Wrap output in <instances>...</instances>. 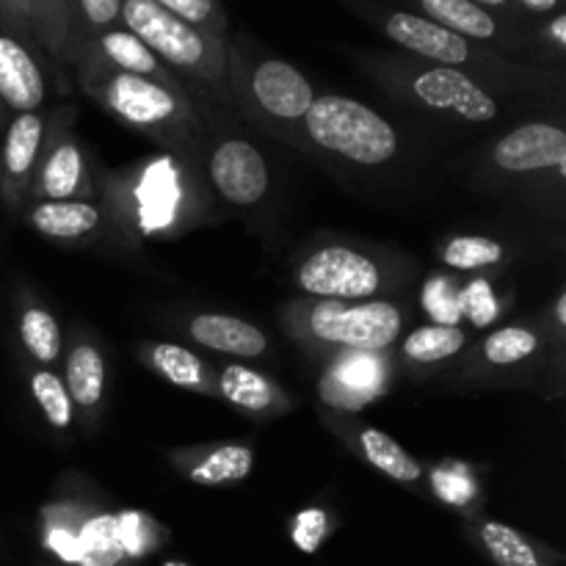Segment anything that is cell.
<instances>
[{"mask_svg":"<svg viewBox=\"0 0 566 566\" xmlns=\"http://www.w3.org/2000/svg\"><path fill=\"white\" fill-rule=\"evenodd\" d=\"M418 6L431 22L470 39V42L501 44V48L514 44L506 25H501L490 9H481L473 0H418Z\"/></svg>","mask_w":566,"mask_h":566,"instance_id":"cell-18","label":"cell"},{"mask_svg":"<svg viewBox=\"0 0 566 566\" xmlns=\"http://www.w3.org/2000/svg\"><path fill=\"white\" fill-rule=\"evenodd\" d=\"M506 260L501 241L486 235H457L442 247V263L457 271L497 269Z\"/></svg>","mask_w":566,"mask_h":566,"instance_id":"cell-29","label":"cell"},{"mask_svg":"<svg viewBox=\"0 0 566 566\" xmlns=\"http://www.w3.org/2000/svg\"><path fill=\"white\" fill-rule=\"evenodd\" d=\"M61 72L42 50L31 48L20 36L0 28V103L11 114L42 111L48 99V70Z\"/></svg>","mask_w":566,"mask_h":566,"instance_id":"cell-12","label":"cell"},{"mask_svg":"<svg viewBox=\"0 0 566 566\" xmlns=\"http://www.w3.org/2000/svg\"><path fill=\"white\" fill-rule=\"evenodd\" d=\"M188 337L208 352L235 359H258L269 352V337L260 326L224 313H197L186 324Z\"/></svg>","mask_w":566,"mask_h":566,"instance_id":"cell-15","label":"cell"},{"mask_svg":"<svg viewBox=\"0 0 566 566\" xmlns=\"http://www.w3.org/2000/svg\"><path fill=\"white\" fill-rule=\"evenodd\" d=\"M293 282L307 298L329 302H368L387 287L379 260L340 243L321 247L302 258L293 271Z\"/></svg>","mask_w":566,"mask_h":566,"instance_id":"cell-8","label":"cell"},{"mask_svg":"<svg viewBox=\"0 0 566 566\" xmlns=\"http://www.w3.org/2000/svg\"><path fill=\"white\" fill-rule=\"evenodd\" d=\"M119 20L182 83H199L221 105L232 103L230 81H227L230 39H219L202 28L191 25L171 11L155 6L153 0H122Z\"/></svg>","mask_w":566,"mask_h":566,"instance_id":"cell-3","label":"cell"},{"mask_svg":"<svg viewBox=\"0 0 566 566\" xmlns=\"http://www.w3.org/2000/svg\"><path fill=\"white\" fill-rule=\"evenodd\" d=\"M77 59H92L97 64L111 66V70L119 72H130V75H142V77H153V81H164V83H182L169 66H164L158 61V55L147 48L138 36H133L125 25L108 28L103 33H94L88 36L86 42L77 48L75 61ZM72 61V64H75Z\"/></svg>","mask_w":566,"mask_h":566,"instance_id":"cell-14","label":"cell"},{"mask_svg":"<svg viewBox=\"0 0 566 566\" xmlns=\"http://www.w3.org/2000/svg\"><path fill=\"white\" fill-rule=\"evenodd\" d=\"M547 33H551V39L556 42V48H564L566 44V20L564 14H556L553 17L551 28H547Z\"/></svg>","mask_w":566,"mask_h":566,"instance_id":"cell-36","label":"cell"},{"mask_svg":"<svg viewBox=\"0 0 566 566\" xmlns=\"http://www.w3.org/2000/svg\"><path fill=\"white\" fill-rule=\"evenodd\" d=\"M490 158L503 175L525 177L556 171L558 177H564L566 133L553 122H525L492 144Z\"/></svg>","mask_w":566,"mask_h":566,"instance_id":"cell-10","label":"cell"},{"mask_svg":"<svg viewBox=\"0 0 566 566\" xmlns=\"http://www.w3.org/2000/svg\"><path fill=\"white\" fill-rule=\"evenodd\" d=\"M20 340L28 348L33 359L44 368H50L53 363H59L61 354H64V335H61V324L50 310L33 307L22 310L20 315Z\"/></svg>","mask_w":566,"mask_h":566,"instance_id":"cell-26","label":"cell"},{"mask_svg":"<svg viewBox=\"0 0 566 566\" xmlns=\"http://www.w3.org/2000/svg\"><path fill=\"white\" fill-rule=\"evenodd\" d=\"M142 359L169 385L193 392H216V379L208 365L186 346L177 343H149L142 352Z\"/></svg>","mask_w":566,"mask_h":566,"instance_id":"cell-21","label":"cell"},{"mask_svg":"<svg viewBox=\"0 0 566 566\" xmlns=\"http://www.w3.org/2000/svg\"><path fill=\"white\" fill-rule=\"evenodd\" d=\"M153 3L213 36L227 39V14L221 0H153Z\"/></svg>","mask_w":566,"mask_h":566,"instance_id":"cell-32","label":"cell"},{"mask_svg":"<svg viewBox=\"0 0 566 566\" xmlns=\"http://www.w3.org/2000/svg\"><path fill=\"white\" fill-rule=\"evenodd\" d=\"M285 329L321 354H381L398 340L403 315L398 304L385 298L368 302H329L307 298L287 304L282 313Z\"/></svg>","mask_w":566,"mask_h":566,"instance_id":"cell-4","label":"cell"},{"mask_svg":"<svg viewBox=\"0 0 566 566\" xmlns=\"http://www.w3.org/2000/svg\"><path fill=\"white\" fill-rule=\"evenodd\" d=\"M517 3L525 6L528 11H536V14H553V11L558 14L562 0H517Z\"/></svg>","mask_w":566,"mask_h":566,"instance_id":"cell-35","label":"cell"},{"mask_svg":"<svg viewBox=\"0 0 566 566\" xmlns=\"http://www.w3.org/2000/svg\"><path fill=\"white\" fill-rule=\"evenodd\" d=\"M468 335L462 326H446V324H426L407 335L401 352L412 365H440L446 359H453L462 354Z\"/></svg>","mask_w":566,"mask_h":566,"instance_id":"cell-25","label":"cell"},{"mask_svg":"<svg viewBox=\"0 0 566 566\" xmlns=\"http://www.w3.org/2000/svg\"><path fill=\"white\" fill-rule=\"evenodd\" d=\"M208 175L219 197L235 208H252L269 193V166L247 138H219L208 153Z\"/></svg>","mask_w":566,"mask_h":566,"instance_id":"cell-11","label":"cell"},{"mask_svg":"<svg viewBox=\"0 0 566 566\" xmlns=\"http://www.w3.org/2000/svg\"><path fill=\"white\" fill-rule=\"evenodd\" d=\"M119 14L122 0H72V61L88 36L122 25Z\"/></svg>","mask_w":566,"mask_h":566,"instance_id":"cell-31","label":"cell"},{"mask_svg":"<svg viewBox=\"0 0 566 566\" xmlns=\"http://www.w3.org/2000/svg\"><path fill=\"white\" fill-rule=\"evenodd\" d=\"M459 310L473 321L475 326H486L497 315V298L492 296V287L484 280L470 282L464 293H459Z\"/></svg>","mask_w":566,"mask_h":566,"instance_id":"cell-34","label":"cell"},{"mask_svg":"<svg viewBox=\"0 0 566 566\" xmlns=\"http://www.w3.org/2000/svg\"><path fill=\"white\" fill-rule=\"evenodd\" d=\"M357 448L370 468H376L379 473H385L387 479L398 481V484L415 486L423 479V468H420L418 459H415L412 453L403 451V448L398 446L390 434H385V431L370 429V426L368 429H359Z\"/></svg>","mask_w":566,"mask_h":566,"instance_id":"cell-23","label":"cell"},{"mask_svg":"<svg viewBox=\"0 0 566 566\" xmlns=\"http://www.w3.org/2000/svg\"><path fill=\"white\" fill-rule=\"evenodd\" d=\"M479 536L484 551L497 566H545L528 536H523L512 525L486 520V523H481Z\"/></svg>","mask_w":566,"mask_h":566,"instance_id":"cell-28","label":"cell"},{"mask_svg":"<svg viewBox=\"0 0 566 566\" xmlns=\"http://www.w3.org/2000/svg\"><path fill=\"white\" fill-rule=\"evenodd\" d=\"M556 318H558V326L564 329V293L558 296V307H556Z\"/></svg>","mask_w":566,"mask_h":566,"instance_id":"cell-38","label":"cell"},{"mask_svg":"<svg viewBox=\"0 0 566 566\" xmlns=\"http://www.w3.org/2000/svg\"><path fill=\"white\" fill-rule=\"evenodd\" d=\"M77 86L130 130L153 138L169 153L199 160L205 144V125L188 94L186 83H164L153 77L111 70L92 59H77Z\"/></svg>","mask_w":566,"mask_h":566,"instance_id":"cell-1","label":"cell"},{"mask_svg":"<svg viewBox=\"0 0 566 566\" xmlns=\"http://www.w3.org/2000/svg\"><path fill=\"white\" fill-rule=\"evenodd\" d=\"M381 381H385V374L376 363V354H343V357H335L329 379L321 385V392L337 390L346 407H357L381 390Z\"/></svg>","mask_w":566,"mask_h":566,"instance_id":"cell-22","label":"cell"},{"mask_svg":"<svg viewBox=\"0 0 566 566\" xmlns=\"http://www.w3.org/2000/svg\"><path fill=\"white\" fill-rule=\"evenodd\" d=\"M64 387L72 398V407L81 412L94 415L105 396V359L94 343L75 340L64 365Z\"/></svg>","mask_w":566,"mask_h":566,"instance_id":"cell-20","label":"cell"},{"mask_svg":"<svg viewBox=\"0 0 566 566\" xmlns=\"http://www.w3.org/2000/svg\"><path fill=\"white\" fill-rule=\"evenodd\" d=\"M28 224L50 241H81L103 224V210L88 199H39L28 208Z\"/></svg>","mask_w":566,"mask_h":566,"instance_id":"cell-17","label":"cell"},{"mask_svg":"<svg viewBox=\"0 0 566 566\" xmlns=\"http://www.w3.org/2000/svg\"><path fill=\"white\" fill-rule=\"evenodd\" d=\"M310 144L357 166H385L398 153V130L365 103L340 94H321L304 114Z\"/></svg>","mask_w":566,"mask_h":566,"instance_id":"cell-6","label":"cell"},{"mask_svg":"<svg viewBox=\"0 0 566 566\" xmlns=\"http://www.w3.org/2000/svg\"><path fill=\"white\" fill-rule=\"evenodd\" d=\"M368 9H374V6H368ZM365 17H370L379 25V31L390 42H396L398 48L407 50L412 59L468 72L470 77L484 83L486 88L495 86L514 94H528L545 92L551 86V72L539 70V66H525L520 61L495 53V50L481 48V44L437 25L423 14L398 9H374L365 11Z\"/></svg>","mask_w":566,"mask_h":566,"instance_id":"cell-2","label":"cell"},{"mask_svg":"<svg viewBox=\"0 0 566 566\" xmlns=\"http://www.w3.org/2000/svg\"><path fill=\"white\" fill-rule=\"evenodd\" d=\"M216 392L232 403L241 412L260 418V415H276L285 409V392L263 376L260 370L247 368V365H224L216 376Z\"/></svg>","mask_w":566,"mask_h":566,"instance_id":"cell-19","label":"cell"},{"mask_svg":"<svg viewBox=\"0 0 566 566\" xmlns=\"http://www.w3.org/2000/svg\"><path fill=\"white\" fill-rule=\"evenodd\" d=\"M175 464L197 486H232L249 479L254 468V451L241 442H227L202 451L175 453Z\"/></svg>","mask_w":566,"mask_h":566,"instance_id":"cell-16","label":"cell"},{"mask_svg":"<svg viewBox=\"0 0 566 566\" xmlns=\"http://www.w3.org/2000/svg\"><path fill=\"white\" fill-rule=\"evenodd\" d=\"M3 111H6V108H3V103H0V122H3Z\"/></svg>","mask_w":566,"mask_h":566,"instance_id":"cell-40","label":"cell"},{"mask_svg":"<svg viewBox=\"0 0 566 566\" xmlns=\"http://www.w3.org/2000/svg\"><path fill=\"white\" fill-rule=\"evenodd\" d=\"M48 122V136H44L42 158L33 171L31 191L28 197L39 199H88L92 197V177H88L86 158L72 133L75 111H55Z\"/></svg>","mask_w":566,"mask_h":566,"instance_id":"cell-9","label":"cell"},{"mask_svg":"<svg viewBox=\"0 0 566 566\" xmlns=\"http://www.w3.org/2000/svg\"><path fill=\"white\" fill-rule=\"evenodd\" d=\"M227 81L230 99L249 105L260 119L285 130H302L304 114L315 99L313 83L285 59H260L241 70L227 55Z\"/></svg>","mask_w":566,"mask_h":566,"instance_id":"cell-7","label":"cell"},{"mask_svg":"<svg viewBox=\"0 0 566 566\" xmlns=\"http://www.w3.org/2000/svg\"><path fill=\"white\" fill-rule=\"evenodd\" d=\"M423 302L426 310L431 315H437L434 324H446V326H459V291L453 287L451 280H442V276H434V280L426 285L423 291Z\"/></svg>","mask_w":566,"mask_h":566,"instance_id":"cell-33","label":"cell"},{"mask_svg":"<svg viewBox=\"0 0 566 566\" xmlns=\"http://www.w3.org/2000/svg\"><path fill=\"white\" fill-rule=\"evenodd\" d=\"M50 116L44 111L14 114L0 142V193L11 210L22 208L31 191L33 171L44 149Z\"/></svg>","mask_w":566,"mask_h":566,"instance_id":"cell-13","label":"cell"},{"mask_svg":"<svg viewBox=\"0 0 566 566\" xmlns=\"http://www.w3.org/2000/svg\"><path fill=\"white\" fill-rule=\"evenodd\" d=\"M31 396L33 401H36V407L42 409L44 420H48L55 431L70 429L72 420H75V407H72V398L59 374H53L50 368L33 370Z\"/></svg>","mask_w":566,"mask_h":566,"instance_id":"cell-30","label":"cell"},{"mask_svg":"<svg viewBox=\"0 0 566 566\" xmlns=\"http://www.w3.org/2000/svg\"><path fill=\"white\" fill-rule=\"evenodd\" d=\"M39 48L55 66H72V0H31Z\"/></svg>","mask_w":566,"mask_h":566,"instance_id":"cell-24","label":"cell"},{"mask_svg":"<svg viewBox=\"0 0 566 566\" xmlns=\"http://www.w3.org/2000/svg\"><path fill=\"white\" fill-rule=\"evenodd\" d=\"M473 3H479L481 9H509L512 0H473Z\"/></svg>","mask_w":566,"mask_h":566,"instance_id":"cell-37","label":"cell"},{"mask_svg":"<svg viewBox=\"0 0 566 566\" xmlns=\"http://www.w3.org/2000/svg\"><path fill=\"white\" fill-rule=\"evenodd\" d=\"M365 70L392 94L442 119L486 125L503 114V103L484 83L453 66L429 64L412 55H368Z\"/></svg>","mask_w":566,"mask_h":566,"instance_id":"cell-5","label":"cell"},{"mask_svg":"<svg viewBox=\"0 0 566 566\" xmlns=\"http://www.w3.org/2000/svg\"><path fill=\"white\" fill-rule=\"evenodd\" d=\"M542 352V335L528 326H503L481 343V357L492 368H517Z\"/></svg>","mask_w":566,"mask_h":566,"instance_id":"cell-27","label":"cell"},{"mask_svg":"<svg viewBox=\"0 0 566 566\" xmlns=\"http://www.w3.org/2000/svg\"><path fill=\"white\" fill-rule=\"evenodd\" d=\"M164 566H191V564H186V562H166Z\"/></svg>","mask_w":566,"mask_h":566,"instance_id":"cell-39","label":"cell"}]
</instances>
